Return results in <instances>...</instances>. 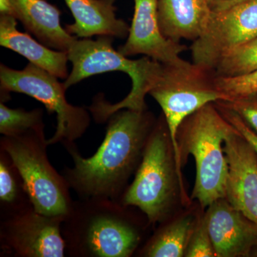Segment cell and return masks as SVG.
Listing matches in <instances>:
<instances>
[{"label":"cell","mask_w":257,"mask_h":257,"mask_svg":"<svg viewBox=\"0 0 257 257\" xmlns=\"http://www.w3.org/2000/svg\"><path fill=\"white\" fill-rule=\"evenodd\" d=\"M106 123L104 140L92 157H83L75 143L62 144L74 165L64 167L62 175L79 198L119 201L155 124L147 110L128 109L111 114Z\"/></svg>","instance_id":"obj_1"},{"label":"cell","mask_w":257,"mask_h":257,"mask_svg":"<svg viewBox=\"0 0 257 257\" xmlns=\"http://www.w3.org/2000/svg\"><path fill=\"white\" fill-rule=\"evenodd\" d=\"M114 38H77L67 52L72 69L64 82L67 89L84 79L109 72H124L132 79L131 91L117 103L111 104L103 94L94 98L88 109L98 124L106 122L111 114L121 109L147 110L145 96L156 84L163 69V64L147 56L139 60H130L121 55L113 47Z\"/></svg>","instance_id":"obj_2"},{"label":"cell","mask_w":257,"mask_h":257,"mask_svg":"<svg viewBox=\"0 0 257 257\" xmlns=\"http://www.w3.org/2000/svg\"><path fill=\"white\" fill-rule=\"evenodd\" d=\"M131 206L104 198H79L64 217L62 232L71 257H130L142 241Z\"/></svg>","instance_id":"obj_3"},{"label":"cell","mask_w":257,"mask_h":257,"mask_svg":"<svg viewBox=\"0 0 257 257\" xmlns=\"http://www.w3.org/2000/svg\"><path fill=\"white\" fill-rule=\"evenodd\" d=\"M236 130L219 112L214 102L194 111L179 128L178 145L183 165L189 155L196 164V179L192 199L202 208L225 198L228 165L225 140Z\"/></svg>","instance_id":"obj_4"},{"label":"cell","mask_w":257,"mask_h":257,"mask_svg":"<svg viewBox=\"0 0 257 257\" xmlns=\"http://www.w3.org/2000/svg\"><path fill=\"white\" fill-rule=\"evenodd\" d=\"M214 69L183 60L178 64H163L158 80L150 96L160 104L168 127L179 182L182 183L178 131L187 116L201 107L217 101H226L215 84Z\"/></svg>","instance_id":"obj_5"},{"label":"cell","mask_w":257,"mask_h":257,"mask_svg":"<svg viewBox=\"0 0 257 257\" xmlns=\"http://www.w3.org/2000/svg\"><path fill=\"white\" fill-rule=\"evenodd\" d=\"M48 146L45 126L0 140V150L9 155L18 169L35 211L64 218L74 200L65 179L51 165Z\"/></svg>","instance_id":"obj_6"},{"label":"cell","mask_w":257,"mask_h":257,"mask_svg":"<svg viewBox=\"0 0 257 257\" xmlns=\"http://www.w3.org/2000/svg\"><path fill=\"white\" fill-rule=\"evenodd\" d=\"M175 177L178 179L170 133L165 119L161 120L147 139L133 182L119 201L138 208L150 224L160 222L175 199Z\"/></svg>","instance_id":"obj_7"},{"label":"cell","mask_w":257,"mask_h":257,"mask_svg":"<svg viewBox=\"0 0 257 257\" xmlns=\"http://www.w3.org/2000/svg\"><path fill=\"white\" fill-rule=\"evenodd\" d=\"M58 79L30 62L21 70L0 65L2 102L9 100L12 92L21 93L40 101L50 114L55 113L57 127L53 136L47 140L49 146L74 143L84 135L91 122L89 109L67 101V88Z\"/></svg>","instance_id":"obj_8"},{"label":"cell","mask_w":257,"mask_h":257,"mask_svg":"<svg viewBox=\"0 0 257 257\" xmlns=\"http://www.w3.org/2000/svg\"><path fill=\"white\" fill-rule=\"evenodd\" d=\"M64 218L40 214L33 207L1 218V256L64 257Z\"/></svg>","instance_id":"obj_9"},{"label":"cell","mask_w":257,"mask_h":257,"mask_svg":"<svg viewBox=\"0 0 257 257\" xmlns=\"http://www.w3.org/2000/svg\"><path fill=\"white\" fill-rule=\"evenodd\" d=\"M256 37L257 0L211 12L202 35L191 45L193 62L213 69L225 54Z\"/></svg>","instance_id":"obj_10"},{"label":"cell","mask_w":257,"mask_h":257,"mask_svg":"<svg viewBox=\"0 0 257 257\" xmlns=\"http://www.w3.org/2000/svg\"><path fill=\"white\" fill-rule=\"evenodd\" d=\"M187 47L165 36L157 19V0H135V13L127 40L118 51L131 57L143 55L162 64L182 62Z\"/></svg>","instance_id":"obj_11"},{"label":"cell","mask_w":257,"mask_h":257,"mask_svg":"<svg viewBox=\"0 0 257 257\" xmlns=\"http://www.w3.org/2000/svg\"><path fill=\"white\" fill-rule=\"evenodd\" d=\"M205 216L216 256H257V224L233 207L226 198L208 207Z\"/></svg>","instance_id":"obj_12"},{"label":"cell","mask_w":257,"mask_h":257,"mask_svg":"<svg viewBox=\"0 0 257 257\" xmlns=\"http://www.w3.org/2000/svg\"><path fill=\"white\" fill-rule=\"evenodd\" d=\"M224 151L228 165L225 198L257 224V154L237 130L225 140Z\"/></svg>","instance_id":"obj_13"},{"label":"cell","mask_w":257,"mask_h":257,"mask_svg":"<svg viewBox=\"0 0 257 257\" xmlns=\"http://www.w3.org/2000/svg\"><path fill=\"white\" fill-rule=\"evenodd\" d=\"M10 3L12 16L49 48L67 52L77 40L62 26V13L55 5L46 0H10Z\"/></svg>","instance_id":"obj_14"},{"label":"cell","mask_w":257,"mask_h":257,"mask_svg":"<svg viewBox=\"0 0 257 257\" xmlns=\"http://www.w3.org/2000/svg\"><path fill=\"white\" fill-rule=\"evenodd\" d=\"M116 0H64L73 15L74 23L65 30L77 38L93 36L127 37L128 24L116 18Z\"/></svg>","instance_id":"obj_15"},{"label":"cell","mask_w":257,"mask_h":257,"mask_svg":"<svg viewBox=\"0 0 257 257\" xmlns=\"http://www.w3.org/2000/svg\"><path fill=\"white\" fill-rule=\"evenodd\" d=\"M211 11L208 0H157V19L165 36L194 41L202 35Z\"/></svg>","instance_id":"obj_16"},{"label":"cell","mask_w":257,"mask_h":257,"mask_svg":"<svg viewBox=\"0 0 257 257\" xmlns=\"http://www.w3.org/2000/svg\"><path fill=\"white\" fill-rule=\"evenodd\" d=\"M17 19L10 15H0V45L23 56L40 68L57 78L66 79L69 76L67 52L49 48L30 33L17 28Z\"/></svg>","instance_id":"obj_17"},{"label":"cell","mask_w":257,"mask_h":257,"mask_svg":"<svg viewBox=\"0 0 257 257\" xmlns=\"http://www.w3.org/2000/svg\"><path fill=\"white\" fill-rule=\"evenodd\" d=\"M33 207L21 175L9 155L0 150V216L7 217Z\"/></svg>","instance_id":"obj_18"},{"label":"cell","mask_w":257,"mask_h":257,"mask_svg":"<svg viewBox=\"0 0 257 257\" xmlns=\"http://www.w3.org/2000/svg\"><path fill=\"white\" fill-rule=\"evenodd\" d=\"M195 223L193 218L186 216L167 225L144 246L140 254L147 257L184 256Z\"/></svg>","instance_id":"obj_19"},{"label":"cell","mask_w":257,"mask_h":257,"mask_svg":"<svg viewBox=\"0 0 257 257\" xmlns=\"http://www.w3.org/2000/svg\"><path fill=\"white\" fill-rule=\"evenodd\" d=\"M217 77H236L257 70V37L229 51L214 65Z\"/></svg>","instance_id":"obj_20"},{"label":"cell","mask_w":257,"mask_h":257,"mask_svg":"<svg viewBox=\"0 0 257 257\" xmlns=\"http://www.w3.org/2000/svg\"><path fill=\"white\" fill-rule=\"evenodd\" d=\"M45 126L44 111L36 108L27 111L12 109L0 103V133L3 136H18L31 130Z\"/></svg>","instance_id":"obj_21"},{"label":"cell","mask_w":257,"mask_h":257,"mask_svg":"<svg viewBox=\"0 0 257 257\" xmlns=\"http://www.w3.org/2000/svg\"><path fill=\"white\" fill-rule=\"evenodd\" d=\"M218 90L226 101L257 94V70L246 75L236 77H215Z\"/></svg>","instance_id":"obj_22"},{"label":"cell","mask_w":257,"mask_h":257,"mask_svg":"<svg viewBox=\"0 0 257 257\" xmlns=\"http://www.w3.org/2000/svg\"><path fill=\"white\" fill-rule=\"evenodd\" d=\"M184 256H216L204 215L195 223Z\"/></svg>","instance_id":"obj_23"},{"label":"cell","mask_w":257,"mask_h":257,"mask_svg":"<svg viewBox=\"0 0 257 257\" xmlns=\"http://www.w3.org/2000/svg\"><path fill=\"white\" fill-rule=\"evenodd\" d=\"M221 101L239 115L257 133V94Z\"/></svg>","instance_id":"obj_24"},{"label":"cell","mask_w":257,"mask_h":257,"mask_svg":"<svg viewBox=\"0 0 257 257\" xmlns=\"http://www.w3.org/2000/svg\"><path fill=\"white\" fill-rule=\"evenodd\" d=\"M214 104L226 121H229L239 132L257 154V133L251 130L235 111L225 105L222 101H217Z\"/></svg>","instance_id":"obj_25"},{"label":"cell","mask_w":257,"mask_h":257,"mask_svg":"<svg viewBox=\"0 0 257 257\" xmlns=\"http://www.w3.org/2000/svg\"><path fill=\"white\" fill-rule=\"evenodd\" d=\"M249 0H208L212 13H218Z\"/></svg>","instance_id":"obj_26"},{"label":"cell","mask_w":257,"mask_h":257,"mask_svg":"<svg viewBox=\"0 0 257 257\" xmlns=\"http://www.w3.org/2000/svg\"><path fill=\"white\" fill-rule=\"evenodd\" d=\"M0 15H12V5L10 0H0Z\"/></svg>","instance_id":"obj_27"}]
</instances>
